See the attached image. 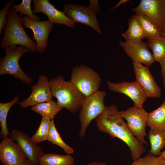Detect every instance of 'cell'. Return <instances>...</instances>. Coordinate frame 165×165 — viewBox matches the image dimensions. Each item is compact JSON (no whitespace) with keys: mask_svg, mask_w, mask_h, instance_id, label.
<instances>
[{"mask_svg":"<svg viewBox=\"0 0 165 165\" xmlns=\"http://www.w3.org/2000/svg\"><path fill=\"white\" fill-rule=\"evenodd\" d=\"M95 120L99 131L108 134L112 138H119L127 145L133 160L141 157L145 152L144 144L132 133L115 105L106 106Z\"/></svg>","mask_w":165,"mask_h":165,"instance_id":"6da1fadb","label":"cell"},{"mask_svg":"<svg viewBox=\"0 0 165 165\" xmlns=\"http://www.w3.org/2000/svg\"><path fill=\"white\" fill-rule=\"evenodd\" d=\"M49 81L52 95L60 107L72 113L80 109L86 97L72 83L65 81L62 75Z\"/></svg>","mask_w":165,"mask_h":165,"instance_id":"7a4b0ae2","label":"cell"},{"mask_svg":"<svg viewBox=\"0 0 165 165\" xmlns=\"http://www.w3.org/2000/svg\"><path fill=\"white\" fill-rule=\"evenodd\" d=\"M20 17L13 8H10L7 23L3 29L4 35L1 39L0 47L15 48L17 47V45H21L29 49L31 53H35L37 52V44L25 31Z\"/></svg>","mask_w":165,"mask_h":165,"instance_id":"3957f363","label":"cell"},{"mask_svg":"<svg viewBox=\"0 0 165 165\" xmlns=\"http://www.w3.org/2000/svg\"><path fill=\"white\" fill-rule=\"evenodd\" d=\"M4 49L6 54L0 62V75H10L27 85H31L32 78L23 71L19 64L20 57L24 53L30 52V50L21 45H19L15 48L6 47Z\"/></svg>","mask_w":165,"mask_h":165,"instance_id":"277c9868","label":"cell"},{"mask_svg":"<svg viewBox=\"0 0 165 165\" xmlns=\"http://www.w3.org/2000/svg\"><path fill=\"white\" fill-rule=\"evenodd\" d=\"M70 81L87 97L99 91L101 78L93 69L81 64L73 68Z\"/></svg>","mask_w":165,"mask_h":165,"instance_id":"5b68a950","label":"cell"},{"mask_svg":"<svg viewBox=\"0 0 165 165\" xmlns=\"http://www.w3.org/2000/svg\"><path fill=\"white\" fill-rule=\"evenodd\" d=\"M106 93L98 91L86 97L80 110L79 120L81 124L79 136L83 137L91 121L96 119L105 110L104 99Z\"/></svg>","mask_w":165,"mask_h":165,"instance_id":"8992f818","label":"cell"},{"mask_svg":"<svg viewBox=\"0 0 165 165\" xmlns=\"http://www.w3.org/2000/svg\"><path fill=\"white\" fill-rule=\"evenodd\" d=\"M121 116L127 121V124L134 136L140 142L148 145L145 137L147 136L146 127L148 113L143 108L134 106L120 112Z\"/></svg>","mask_w":165,"mask_h":165,"instance_id":"52a82bcc","label":"cell"},{"mask_svg":"<svg viewBox=\"0 0 165 165\" xmlns=\"http://www.w3.org/2000/svg\"><path fill=\"white\" fill-rule=\"evenodd\" d=\"M20 19L24 28H30L33 33L32 38L37 44V52L42 54L45 51L48 45L49 34L53 28V24L48 20L37 21L25 15Z\"/></svg>","mask_w":165,"mask_h":165,"instance_id":"ba28073f","label":"cell"},{"mask_svg":"<svg viewBox=\"0 0 165 165\" xmlns=\"http://www.w3.org/2000/svg\"><path fill=\"white\" fill-rule=\"evenodd\" d=\"M131 10L145 14L157 27L161 34L165 29V0H142Z\"/></svg>","mask_w":165,"mask_h":165,"instance_id":"9c48e42d","label":"cell"},{"mask_svg":"<svg viewBox=\"0 0 165 165\" xmlns=\"http://www.w3.org/2000/svg\"><path fill=\"white\" fill-rule=\"evenodd\" d=\"M63 11L66 16L74 23H79L88 26L101 34L96 13L88 7L80 5L70 3L64 5Z\"/></svg>","mask_w":165,"mask_h":165,"instance_id":"30bf717a","label":"cell"},{"mask_svg":"<svg viewBox=\"0 0 165 165\" xmlns=\"http://www.w3.org/2000/svg\"><path fill=\"white\" fill-rule=\"evenodd\" d=\"M120 46L133 62L144 64L149 67L154 63L152 54L148 49L147 43L142 40L119 42Z\"/></svg>","mask_w":165,"mask_h":165,"instance_id":"8fae6325","label":"cell"},{"mask_svg":"<svg viewBox=\"0 0 165 165\" xmlns=\"http://www.w3.org/2000/svg\"><path fill=\"white\" fill-rule=\"evenodd\" d=\"M11 138L3 139L0 143V160L6 165H23L28 157L20 145Z\"/></svg>","mask_w":165,"mask_h":165,"instance_id":"7c38bea8","label":"cell"},{"mask_svg":"<svg viewBox=\"0 0 165 165\" xmlns=\"http://www.w3.org/2000/svg\"><path fill=\"white\" fill-rule=\"evenodd\" d=\"M136 81L140 85L147 97H160L161 89L158 86L152 75L148 67L133 62Z\"/></svg>","mask_w":165,"mask_h":165,"instance_id":"4fadbf2b","label":"cell"},{"mask_svg":"<svg viewBox=\"0 0 165 165\" xmlns=\"http://www.w3.org/2000/svg\"><path fill=\"white\" fill-rule=\"evenodd\" d=\"M9 135L20 145L32 165L39 164L40 159L44 154L43 151L40 146L31 141L28 134L14 129L11 131Z\"/></svg>","mask_w":165,"mask_h":165,"instance_id":"5bb4252c","label":"cell"},{"mask_svg":"<svg viewBox=\"0 0 165 165\" xmlns=\"http://www.w3.org/2000/svg\"><path fill=\"white\" fill-rule=\"evenodd\" d=\"M31 93L24 100L17 104L23 108L32 106L38 104L52 100L49 81L46 77L40 75L36 84L31 88Z\"/></svg>","mask_w":165,"mask_h":165,"instance_id":"9a60e30c","label":"cell"},{"mask_svg":"<svg viewBox=\"0 0 165 165\" xmlns=\"http://www.w3.org/2000/svg\"><path fill=\"white\" fill-rule=\"evenodd\" d=\"M33 13H42L46 15L48 20L53 24H62L70 28H75V23L65 15L64 11L57 9L49 0H33Z\"/></svg>","mask_w":165,"mask_h":165,"instance_id":"2e32d148","label":"cell"},{"mask_svg":"<svg viewBox=\"0 0 165 165\" xmlns=\"http://www.w3.org/2000/svg\"><path fill=\"white\" fill-rule=\"evenodd\" d=\"M107 84L110 90L126 95L132 100L134 106L139 108H143V104L147 100V97L136 81L134 82L124 81L116 83L108 81Z\"/></svg>","mask_w":165,"mask_h":165,"instance_id":"e0dca14e","label":"cell"},{"mask_svg":"<svg viewBox=\"0 0 165 165\" xmlns=\"http://www.w3.org/2000/svg\"><path fill=\"white\" fill-rule=\"evenodd\" d=\"M146 126L154 133L165 130V100L159 108L148 113Z\"/></svg>","mask_w":165,"mask_h":165,"instance_id":"ac0fdd59","label":"cell"},{"mask_svg":"<svg viewBox=\"0 0 165 165\" xmlns=\"http://www.w3.org/2000/svg\"><path fill=\"white\" fill-rule=\"evenodd\" d=\"M125 41L142 40L146 38V35L135 15H133L128 21V27L127 31L122 34Z\"/></svg>","mask_w":165,"mask_h":165,"instance_id":"d6986e66","label":"cell"},{"mask_svg":"<svg viewBox=\"0 0 165 165\" xmlns=\"http://www.w3.org/2000/svg\"><path fill=\"white\" fill-rule=\"evenodd\" d=\"M62 109L57 102L51 100L33 106L31 110L39 114L42 117H48L53 119L56 114Z\"/></svg>","mask_w":165,"mask_h":165,"instance_id":"ffe728a7","label":"cell"},{"mask_svg":"<svg viewBox=\"0 0 165 165\" xmlns=\"http://www.w3.org/2000/svg\"><path fill=\"white\" fill-rule=\"evenodd\" d=\"M75 159L70 154H44L40 158L39 165H74Z\"/></svg>","mask_w":165,"mask_h":165,"instance_id":"44dd1931","label":"cell"},{"mask_svg":"<svg viewBox=\"0 0 165 165\" xmlns=\"http://www.w3.org/2000/svg\"><path fill=\"white\" fill-rule=\"evenodd\" d=\"M146 38L148 46L152 52L155 61L159 63L165 57V38L160 36Z\"/></svg>","mask_w":165,"mask_h":165,"instance_id":"7402d4cb","label":"cell"},{"mask_svg":"<svg viewBox=\"0 0 165 165\" xmlns=\"http://www.w3.org/2000/svg\"><path fill=\"white\" fill-rule=\"evenodd\" d=\"M19 95L17 94L10 101L0 103V122L1 130L0 138L3 139L10 134L7 127V117L9 111L11 107L18 102Z\"/></svg>","mask_w":165,"mask_h":165,"instance_id":"603a6c76","label":"cell"},{"mask_svg":"<svg viewBox=\"0 0 165 165\" xmlns=\"http://www.w3.org/2000/svg\"><path fill=\"white\" fill-rule=\"evenodd\" d=\"M135 16L146 35V38L161 36L159 28L145 14L137 12H136Z\"/></svg>","mask_w":165,"mask_h":165,"instance_id":"cb8c5ba5","label":"cell"},{"mask_svg":"<svg viewBox=\"0 0 165 165\" xmlns=\"http://www.w3.org/2000/svg\"><path fill=\"white\" fill-rule=\"evenodd\" d=\"M148 137L150 145L148 152L153 155L160 156L161 150L165 147V130L159 133L149 130Z\"/></svg>","mask_w":165,"mask_h":165,"instance_id":"d4e9b609","label":"cell"},{"mask_svg":"<svg viewBox=\"0 0 165 165\" xmlns=\"http://www.w3.org/2000/svg\"><path fill=\"white\" fill-rule=\"evenodd\" d=\"M47 140L61 148L68 154L74 153L73 148L66 143L61 138L57 130L53 119L51 120Z\"/></svg>","mask_w":165,"mask_h":165,"instance_id":"484cf974","label":"cell"},{"mask_svg":"<svg viewBox=\"0 0 165 165\" xmlns=\"http://www.w3.org/2000/svg\"><path fill=\"white\" fill-rule=\"evenodd\" d=\"M51 119L48 117H42L38 128L31 138V140L36 144L47 140Z\"/></svg>","mask_w":165,"mask_h":165,"instance_id":"4316f807","label":"cell"},{"mask_svg":"<svg viewBox=\"0 0 165 165\" xmlns=\"http://www.w3.org/2000/svg\"><path fill=\"white\" fill-rule=\"evenodd\" d=\"M130 165H165V159L148 153L143 157L134 160Z\"/></svg>","mask_w":165,"mask_h":165,"instance_id":"83f0119b","label":"cell"},{"mask_svg":"<svg viewBox=\"0 0 165 165\" xmlns=\"http://www.w3.org/2000/svg\"><path fill=\"white\" fill-rule=\"evenodd\" d=\"M31 0H23L19 5L14 4L12 7L17 13H20V16L22 15L27 16L33 20L40 21L41 19L38 16L34 14L31 9Z\"/></svg>","mask_w":165,"mask_h":165,"instance_id":"f1b7e54d","label":"cell"},{"mask_svg":"<svg viewBox=\"0 0 165 165\" xmlns=\"http://www.w3.org/2000/svg\"><path fill=\"white\" fill-rule=\"evenodd\" d=\"M15 1L14 0H11L6 2L3 8L0 11V34H2V30L6 24L9 8Z\"/></svg>","mask_w":165,"mask_h":165,"instance_id":"f546056e","label":"cell"},{"mask_svg":"<svg viewBox=\"0 0 165 165\" xmlns=\"http://www.w3.org/2000/svg\"><path fill=\"white\" fill-rule=\"evenodd\" d=\"M88 8L92 11L96 13L100 11V6L98 0H90Z\"/></svg>","mask_w":165,"mask_h":165,"instance_id":"4dcf8cb0","label":"cell"},{"mask_svg":"<svg viewBox=\"0 0 165 165\" xmlns=\"http://www.w3.org/2000/svg\"><path fill=\"white\" fill-rule=\"evenodd\" d=\"M161 66V75L165 79V57L159 62Z\"/></svg>","mask_w":165,"mask_h":165,"instance_id":"1f68e13d","label":"cell"},{"mask_svg":"<svg viewBox=\"0 0 165 165\" xmlns=\"http://www.w3.org/2000/svg\"><path fill=\"white\" fill-rule=\"evenodd\" d=\"M130 1L129 0H120L118 4L115 6L113 7L112 8V9H114L119 6L121 5L124 4L127 2Z\"/></svg>","mask_w":165,"mask_h":165,"instance_id":"d6a6232c","label":"cell"},{"mask_svg":"<svg viewBox=\"0 0 165 165\" xmlns=\"http://www.w3.org/2000/svg\"><path fill=\"white\" fill-rule=\"evenodd\" d=\"M86 165H107L105 163L97 161L92 162L90 163H88Z\"/></svg>","mask_w":165,"mask_h":165,"instance_id":"836d02e7","label":"cell"},{"mask_svg":"<svg viewBox=\"0 0 165 165\" xmlns=\"http://www.w3.org/2000/svg\"><path fill=\"white\" fill-rule=\"evenodd\" d=\"M160 156L165 159V150L163 152H161Z\"/></svg>","mask_w":165,"mask_h":165,"instance_id":"e575fe53","label":"cell"},{"mask_svg":"<svg viewBox=\"0 0 165 165\" xmlns=\"http://www.w3.org/2000/svg\"><path fill=\"white\" fill-rule=\"evenodd\" d=\"M23 165H32L30 161L28 159Z\"/></svg>","mask_w":165,"mask_h":165,"instance_id":"d590c367","label":"cell"},{"mask_svg":"<svg viewBox=\"0 0 165 165\" xmlns=\"http://www.w3.org/2000/svg\"><path fill=\"white\" fill-rule=\"evenodd\" d=\"M161 36L165 38V29L162 33Z\"/></svg>","mask_w":165,"mask_h":165,"instance_id":"8d00e7d4","label":"cell"},{"mask_svg":"<svg viewBox=\"0 0 165 165\" xmlns=\"http://www.w3.org/2000/svg\"><path fill=\"white\" fill-rule=\"evenodd\" d=\"M163 87L165 88V79H163Z\"/></svg>","mask_w":165,"mask_h":165,"instance_id":"74e56055","label":"cell"},{"mask_svg":"<svg viewBox=\"0 0 165 165\" xmlns=\"http://www.w3.org/2000/svg\"><path fill=\"white\" fill-rule=\"evenodd\" d=\"M3 165H5V164H3Z\"/></svg>","mask_w":165,"mask_h":165,"instance_id":"f35d334b","label":"cell"}]
</instances>
